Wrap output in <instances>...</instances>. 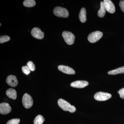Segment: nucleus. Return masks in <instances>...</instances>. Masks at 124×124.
<instances>
[{
    "label": "nucleus",
    "instance_id": "nucleus-6",
    "mask_svg": "<svg viewBox=\"0 0 124 124\" xmlns=\"http://www.w3.org/2000/svg\"><path fill=\"white\" fill-rule=\"evenodd\" d=\"M112 95L109 93L104 92H98L95 94L94 97L95 100L98 101H104L111 97Z\"/></svg>",
    "mask_w": 124,
    "mask_h": 124
},
{
    "label": "nucleus",
    "instance_id": "nucleus-4",
    "mask_svg": "<svg viewBox=\"0 0 124 124\" xmlns=\"http://www.w3.org/2000/svg\"><path fill=\"white\" fill-rule=\"evenodd\" d=\"M103 35L102 32L100 31L93 32L89 35L88 40L91 43H95L102 38Z\"/></svg>",
    "mask_w": 124,
    "mask_h": 124
},
{
    "label": "nucleus",
    "instance_id": "nucleus-1",
    "mask_svg": "<svg viewBox=\"0 0 124 124\" xmlns=\"http://www.w3.org/2000/svg\"><path fill=\"white\" fill-rule=\"evenodd\" d=\"M58 103L59 107L63 110L69 111L71 113H73L76 111L75 107L72 106L68 102L62 99L58 100Z\"/></svg>",
    "mask_w": 124,
    "mask_h": 124
},
{
    "label": "nucleus",
    "instance_id": "nucleus-14",
    "mask_svg": "<svg viewBox=\"0 0 124 124\" xmlns=\"http://www.w3.org/2000/svg\"><path fill=\"white\" fill-rule=\"evenodd\" d=\"M6 95L8 97L13 99H16L17 98V92L14 89L10 88L7 90L6 92Z\"/></svg>",
    "mask_w": 124,
    "mask_h": 124
},
{
    "label": "nucleus",
    "instance_id": "nucleus-23",
    "mask_svg": "<svg viewBox=\"0 0 124 124\" xmlns=\"http://www.w3.org/2000/svg\"><path fill=\"white\" fill-rule=\"evenodd\" d=\"M118 93L120 94V96L121 98L124 99V88L120 89L118 91Z\"/></svg>",
    "mask_w": 124,
    "mask_h": 124
},
{
    "label": "nucleus",
    "instance_id": "nucleus-19",
    "mask_svg": "<svg viewBox=\"0 0 124 124\" xmlns=\"http://www.w3.org/2000/svg\"><path fill=\"white\" fill-rule=\"evenodd\" d=\"M10 40V37L9 36H1L0 37V44H2L5 42L9 41Z\"/></svg>",
    "mask_w": 124,
    "mask_h": 124
},
{
    "label": "nucleus",
    "instance_id": "nucleus-5",
    "mask_svg": "<svg viewBox=\"0 0 124 124\" xmlns=\"http://www.w3.org/2000/svg\"><path fill=\"white\" fill-rule=\"evenodd\" d=\"M22 102L23 105L25 108H29L33 105V99L31 95L26 93L23 96Z\"/></svg>",
    "mask_w": 124,
    "mask_h": 124
},
{
    "label": "nucleus",
    "instance_id": "nucleus-2",
    "mask_svg": "<svg viewBox=\"0 0 124 124\" xmlns=\"http://www.w3.org/2000/svg\"><path fill=\"white\" fill-rule=\"evenodd\" d=\"M54 14L57 17L62 18H67L69 16L68 10L65 8L61 7H57L54 9Z\"/></svg>",
    "mask_w": 124,
    "mask_h": 124
},
{
    "label": "nucleus",
    "instance_id": "nucleus-8",
    "mask_svg": "<svg viewBox=\"0 0 124 124\" xmlns=\"http://www.w3.org/2000/svg\"><path fill=\"white\" fill-rule=\"evenodd\" d=\"M31 34L33 37L38 39H41L44 37V32L38 27L33 28L31 31Z\"/></svg>",
    "mask_w": 124,
    "mask_h": 124
},
{
    "label": "nucleus",
    "instance_id": "nucleus-20",
    "mask_svg": "<svg viewBox=\"0 0 124 124\" xmlns=\"http://www.w3.org/2000/svg\"><path fill=\"white\" fill-rule=\"evenodd\" d=\"M27 65L29 67L31 71H33L35 70V66L33 62H31V61H29L27 63Z\"/></svg>",
    "mask_w": 124,
    "mask_h": 124
},
{
    "label": "nucleus",
    "instance_id": "nucleus-9",
    "mask_svg": "<svg viewBox=\"0 0 124 124\" xmlns=\"http://www.w3.org/2000/svg\"><path fill=\"white\" fill-rule=\"evenodd\" d=\"M11 111V107L8 103L3 102L0 104V113L2 115H6Z\"/></svg>",
    "mask_w": 124,
    "mask_h": 124
},
{
    "label": "nucleus",
    "instance_id": "nucleus-21",
    "mask_svg": "<svg viewBox=\"0 0 124 124\" xmlns=\"http://www.w3.org/2000/svg\"><path fill=\"white\" fill-rule=\"evenodd\" d=\"M22 70L23 73L26 75H28L31 72V70L27 65H26L24 66H23L22 67Z\"/></svg>",
    "mask_w": 124,
    "mask_h": 124
},
{
    "label": "nucleus",
    "instance_id": "nucleus-24",
    "mask_svg": "<svg viewBox=\"0 0 124 124\" xmlns=\"http://www.w3.org/2000/svg\"><path fill=\"white\" fill-rule=\"evenodd\" d=\"M119 6L121 10L124 13V0H121L120 1Z\"/></svg>",
    "mask_w": 124,
    "mask_h": 124
},
{
    "label": "nucleus",
    "instance_id": "nucleus-22",
    "mask_svg": "<svg viewBox=\"0 0 124 124\" xmlns=\"http://www.w3.org/2000/svg\"><path fill=\"white\" fill-rule=\"evenodd\" d=\"M20 122L19 119H14L10 120L7 122V124H19Z\"/></svg>",
    "mask_w": 124,
    "mask_h": 124
},
{
    "label": "nucleus",
    "instance_id": "nucleus-15",
    "mask_svg": "<svg viewBox=\"0 0 124 124\" xmlns=\"http://www.w3.org/2000/svg\"><path fill=\"white\" fill-rule=\"evenodd\" d=\"M106 10L104 6L103 1H101L100 2V8L98 12V15L99 17L102 18L105 16L106 14Z\"/></svg>",
    "mask_w": 124,
    "mask_h": 124
},
{
    "label": "nucleus",
    "instance_id": "nucleus-13",
    "mask_svg": "<svg viewBox=\"0 0 124 124\" xmlns=\"http://www.w3.org/2000/svg\"><path fill=\"white\" fill-rule=\"evenodd\" d=\"M79 18L81 23H85L86 22V10L85 8H83L81 9L79 14Z\"/></svg>",
    "mask_w": 124,
    "mask_h": 124
},
{
    "label": "nucleus",
    "instance_id": "nucleus-3",
    "mask_svg": "<svg viewBox=\"0 0 124 124\" xmlns=\"http://www.w3.org/2000/svg\"><path fill=\"white\" fill-rule=\"evenodd\" d=\"M62 36L64 41L68 44L72 45L74 44L75 37L72 32L67 31H64L62 33Z\"/></svg>",
    "mask_w": 124,
    "mask_h": 124
},
{
    "label": "nucleus",
    "instance_id": "nucleus-12",
    "mask_svg": "<svg viewBox=\"0 0 124 124\" xmlns=\"http://www.w3.org/2000/svg\"><path fill=\"white\" fill-rule=\"evenodd\" d=\"M6 82L9 85L13 87L17 86L18 84L17 78L15 76L13 75H10L7 77Z\"/></svg>",
    "mask_w": 124,
    "mask_h": 124
},
{
    "label": "nucleus",
    "instance_id": "nucleus-18",
    "mask_svg": "<svg viewBox=\"0 0 124 124\" xmlns=\"http://www.w3.org/2000/svg\"><path fill=\"white\" fill-rule=\"evenodd\" d=\"M45 121V119L42 116L38 115L34 119V124H42Z\"/></svg>",
    "mask_w": 124,
    "mask_h": 124
},
{
    "label": "nucleus",
    "instance_id": "nucleus-11",
    "mask_svg": "<svg viewBox=\"0 0 124 124\" xmlns=\"http://www.w3.org/2000/svg\"><path fill=\"white\" fill-rule=\"evenodd\" d=\"M89 83L85 81L78 80L72 82L71 86L74 88H82L88 85Z\"/></svg>",
    "mask_w": 124,
    "mask_h": 124
},
{
    "label": "nucleus",
    "instance_id": "nucleus-17",
    "mask_svg": "<svg viewBox=\"0 0 124 124\" xmlns=\"http://www.w3.org/2000/svg\"><path fill=\"white\" fill-rule=\"evenodd\" d=\"M36 4L35 1L34 0H26L23 2V5L26 7H33Z\"/></svg>",
    "mask_w": 124,
    "mask_h": 124
},
{
    "label": "nucleus",
    "instance_id": "nucleus-7",
    "mask_svg": "<svg viewBox=\"0 0 124 124\" xmlns=\"http://www.w3.org/2000/svg\"><path fill=\"white\" fill-rule=\"evenodd\" d=\"M103 3L106 10L110 13L113 14L115 12V5L110 0H104Z\"/></svg>",
    "mask_w": 124,
    "mask_h": 124
},
{
    "label": "nucleus",
    "instance_id": "nucleus-10",
    "mask_svg": "<svg viewBox=\"0 0 124 124\" xmlns=\"http://www.w3.org/2000/svg\"><path fill=\"white\" fill-rule=\"evenodd\" d=\"M58 69L63 73L69 75H74L75 71L72 68L68 66L64 65H59L58 66Z\"/></svg>",
    "mask_w": 124,
    "mask_h": 124
},
{
    "label": "nucleus",
    "instance_id": "nucleus-16",
    "mask_svg": "<svg viewBox=\"0 0 124 124\" xmlns=\"http://www.w3.org/2000/svg\"><path fill=\"white\" fill-rule=\"evenodd\" d=\"M124 73V66L109 71L108 72V74L111 75H116Z\"/></svg>",
    "mask_w": 124,
    "mask_h": 124
}]
</instances>
